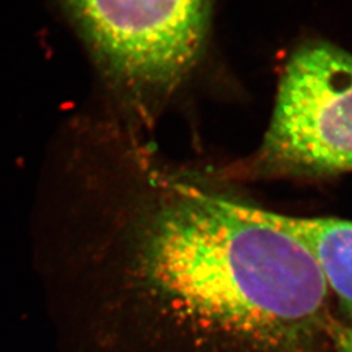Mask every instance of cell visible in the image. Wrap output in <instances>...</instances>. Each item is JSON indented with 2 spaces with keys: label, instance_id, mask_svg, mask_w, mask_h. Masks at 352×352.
Here are the masks:
<instances>
[{
  "label": "cell",
  "instance_id": "cell-1",
  "mask_svg": "<svg viewBox=\"0 0 352 352\" xmlns=\"http://www.w3.org/2000/svg\"><path fill=\"white\" fill-rule=\"evenodd\" d=\"M97 72L111 116L149 126L201 54L209 0H58Z\"/></svg>",
  "mask_w": 352,
  "mask_h": 352
},
{
  "label": "cell",
  "instance_id": "cell-2",
  "mask_svg": "<svg viewBox=\"0 0 352 352\" xmlns=\"http://www.w3.org/2000/svg\"><path fill=\"white\" fill-rule=\"evenodd\" d=\"M261 158L289 173L351 171L352 54L314 43L291 56Z\"/></svg>",
  "mask_w": 352,
  "mask_h": 352
},
{
  "label": "cell",
  "instance_id": "cell-3",
  "mask_svg": "<svg viewBox=\"0 0 352 352\" xmlns=\"http://www.w3.org/2000/svg\"><path fill=\"white\" fill-rule=\"evenodd\" d=\"M234 213L277 228L299 241L315 260L327 289L352 317V221L273 213L226 199Z\"/></svg>",
  "mask_w": 352,
  "mask_h": 352
},
{
  "label": "cell",
  "instance_id": "cell-4",
  "mask_svg": "<svg viewBox=\"0 0 352 352\" xmlns=\"http://www.w3.org/2000/svg\"><path fill=\"white\" fill-rule=\"evenodd\" d=\"M327 336L336 352H352V324L331 321Z\"/></svg>",
  "mask_w": 352,
  "mask_h": 352
}]
</instances>
